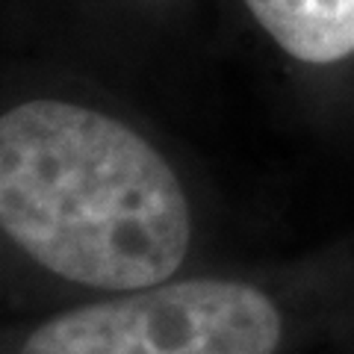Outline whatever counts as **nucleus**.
Returning <instances> with one entry per match:
<instances>
[{"instance_id":"obj_1","label":"nucleus","mask_w":354,"mask_h":354,"mask_svg":"<svg viewBox=\"0 0 354 354\" xmlns=\"http://www.w3.org/2000/svg\"><path fill=\"white\" fill-rule=\"evenodd\" d=\"M0 230L71 283L145 290L180 269L192 216L174 169L133 127L24 101L0 115Z\"/></svg>"},{"instance_id":"obj_2","label":"nucleus","mask_w":354,"mask_h":354,"mask_svg":"<svg viewBox=\"0 0 354 354\" xmlns=\"http://www.w3.org/2000/svg\"><path fill=\"white\" fill-rule=\"evenodd\" d=\"M281 316L236 281H180L77 307L44 322L21 354H274Z\"/></svg>"},{"instance_id":"obj_3","label":"nucleus","mask_w":354,"mask_h":354,"mask_svg":"<svg viewBox=\"0 0 354 354\" xmlns=\"http://www.w3.org/2000/svg\"><path fill=\"white\" fill-rule=\"evenodd\" d=\"M263 30L290 53L313 65L354 53V0H245Z\"/></svg>"}]
</instances>
